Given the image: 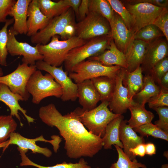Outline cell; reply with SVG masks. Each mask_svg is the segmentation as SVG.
I'll return each instance as SVG.
<instances>
[{
	"label": "cell",
	"mask_w": 168,
	"mask_h": 168,
	"mask_svg": "<svg viewBox=\"0 0 168 168\" xmlns=\"http://www.w3.org/2000/svg\"><path fill=\"white\" fill-rule=\"evenodd\" d=\"M39 115L44 123L58 130L65 140L66 154L70 158L92 157L103 147L102 138L89 132L74 111L63 115L50 103L40 108Z\"/></svg>",
	"instance_id": "1"
},
{
	"label": "cell",
	"mask_w": 168,
	"mask_h": 168,
	"mask_svg": "<svg viewBox=\"0 0 168 168\" xmlns=\"http://www.w3.org/2000/svg\"><path fill=\"white\" fill-rule=\"evenodd\" d=\"M109 105V102L104 101L91 110H85L77 107L74 111L89 132L102 138L105 135L107 125L120 115L111 111L108 108Z\"/></svg>",
	"instance_id": "2"
},
{
	"label": "cell",
	"mask_w": 168,
	"mask_h": 168,
	"mask_svg": "<svg viewBox=\"0 0 168 168\" xmlns=\"http://www.w3.org/2000/svg\"><path fill=\"white\" fill-rule=\"evenodd\" d=\"M58 38V35H56L46 44H36L39 53L43 57V60L56 67L62 66L71 50L86 42L75 35L65 40H60Z\"/></svg>",
	"instance_id": "3"
},
{
	"label": "cell",
	"mask_w": 168,
	"mask_h": 168,
	"mask_svg": "<svg viewBox=\"0 0 168 168\" xmlns=\"http://www.w3.org/2000/svg\"><path fill=\"white\" fill-rule=\"evenodd\" d=\"M111 35L97 37L89 40L83 45L71 50L64 62L66 72H71L74 67L86 58L99 55L108 49Z\"/></svg>",
	"instance_id": "4"
},
{
	"label": "cell",
	"mask_w": 168,
	"mask_h": 168,
	"mask_svg": "<svg viewBox=\"0 0 168 168\" xmlns=\"http://www.w3.org/2000/svg\"><path fill=\"white\" fill-rule=\"evenodd\" d=\"M26 89L32 96V102L36 105L48 97L60 98L63 94L61 87L54 77L48 73L43 75L40 70H36L31 75Z\"/></svg>",
	"instance_id": "5"
},
{
	"label": "cell",
	"mask_w": 168,
	"mask_h": 168,
	"mask_svg": "<svg viewBox=\"0 0 168 168\" xmlns=\"http://www.w3.org/2000/svg\"><path fill=\"white\" fill-rule=\"evenodd\" d=\"M121 68L118 66H105L96 61L88 59L75 65L68 76L77 84L100 76L115 78Z\"/></svg>",
	"instance_id": "6"
},
{
	"label": "cell",
	"mask_w": 168,
	"mask_h": 168,
	"mask_svg": "<svg viewBox=\"0 0 168 168\" xmlns=\"http://www.w3.org/2000/svg\"><path fill=\"white\" fill-rule=\"evenodd\" d=\"M106 35H111L110 23L96 12L89 11L83 19L76 24L75 35L84 40Z\"/></svg>",
	"instance_id": "7"
},
{
	"label": "cell",
	"mask_w": 168,
	"mask_h": 168,
	"mask_svg": "<svg viewBox=\"0 0 168 168\" xmlns=\"http://www.w3.org/2000/svg\"><path fill=\"white\" fill-rule=\"evenodd\" d=\"M74 23V12L70 7L59 16L52 18L44 28L31 36V42L36 45L46 44L53 37L60 36L68 25Z\"/></svg>",
	"instance_id": "8"
},
{
	"label": "cell",
	"mask_w": 168,
	"mask_h": 168,
	"mask_svg": "<svg viewBox=\"0 0 168 168\" xmlns=\"http://www.w3.org/2000/svg\"><path fill=\"white\" fill-rule=\"evenodd\" d=\"M37 69L35 65L19 63L13 72L0 77V84L6 85L12 92L21 95L24 101H27L30 94L26 90V85L30 76Z\"/></svg>",
	"instance_id": "9"
},
{
	"label": "cell",
	"mask_w": 168,
	"mask_h": 168,
	"mask_svg": "<svg viewBox=\"0 0 168 168\" xmlns=\"http://www.w3.org/2000/svg\"><path fill=\"white\" fill-rule=\"evenodd\" d=\"M37 69L43 70L51 74L62 88L63 94L60 98L63 101H75L77 98V86L63 69V65L56 67L39 60L36 62Z\"/></svg>",
	"instance_id": "10"
},
{
	"label": "cell",
	"mask_w": 168,
	"mask_h": 168,
	"mask_svg": "<svg viewBox=\"0 0 168 168\" xmlns=\"http://www.w3.org/2000/svg\"><path fill=\"white\" fill-rule=\"evenodd\" d=\"M123 3L133 18L134 24L131 32L134 36L143 27L153 24L165 8L145 2L133 4L128 2Z\"/></svg>",
	"instance_id": "11"
},
{
	"label": "cell",
	"mask_w": 168,
	"mask_h": 168,
	"mask_svg": "<svg viewBox=\"0 0 168 168\" xmlns=\"http://www.w3.org/2000/svg\"><path fill=\"white\" fill-rule=\"evenodd\" d=\"M17 34L12 26L8 30L7 49L11 55L22 56V63L29 65H35L36 62L43 60V57L39 53L37 45L33 46L26 42H20L16 39Z\"/></svg>",
	"instance_id": "12"
},
{
	"label": "cell",
	"mask_w": 168,
	"mask_h": 168,
	"mask_svg": "<svg viewBox=\"0 0 168 168\" xmlns=\"http://www.w3.org/2000/svg\"><path fill=\"white\" fill-rule=\"evenodd\" d=\"M52 137L53 139L50 140L44 139L42 135L35 138L30 139L14 132L10 136L8 146L11 144L16 145L18 146V147L21 149L27 151L30 150L33 153L42 154L47 157H49L52 155L51 151L47 147H42L37 145L36 142L40 141L49 142L53 145L54 152H57L59 147L61 138L57 135H53Z\"/></svg>",
	"instance_id": "13"
},
{
	"label": "cell",
	"mask_w": 168,
	"mask_h": 168,
	"mask_svg": "<svg viewBox=\"0 0 168 168\" xmlns=\"http://www.w3.org/2000/svg\"><path fill=\"white\" fill-rule=\"evenodd\" d=\"M126 69L121 68L115 78L114 90L109 102L110 110L113 113L122 115L125 113L129 107L135 103L134 100H130L128 97L127 88L123 84V80Z\"/></svg>",
	"instance_id": "14"
},
{
	"label": "cell",
	"mask_w": 168,
	"mask_h": 168,
	"mask_svg": "<svg viewBox=\"0 0 168 168\" xmlns=\"http://www.w3.org/2000/svg\"><path fill=\"white\" fill-rule=\"evenodd\" d=\"M161 37L149 44L148 47L140 66L142 72L146 74L158 62L168 57V41Z\"/></svg>",
	"instance_id": "15"
},
{
	"label": "cell",
	"mask_w": 168,
	"mask_h": 168,
	"mask_svg": "<svg viewBox=\"0 0 168 168\" xmlns=\"http://www.w3.org/2000/svg\"><path fill=\"white\" fill-rule=\"evenodd\" d=\"M24 101L21 95L11 91L6 85L1 84L0 86V101L4 103L9 108L10 115L15 117L19 121L20 125L22 126L21 119L19 114V111L21 112L26 119L29 124L34 122L35 119L27 114L26 111L20 105L19 101Z\"/></svg>",
	"instance_id": "16"
},
{
	"label": "cell",
	"mask_w": 168,
	"mask_h": 168,
	"mask_svg": "<svg viewBox=\"0 0 168 168\" xmlns=\"http://www.w3.org/2000/svg\"><path fill=\"white\" fill-rule=\"evenodd\" d=\"M111 35L117 48L124 54L134 35L127 28L119 15L114 12L113 23L111 26Z\"/></svg>",
	"instance_id": "17"
},
{
	"label": "cell",
	"mask_w": 168,
	"mask_h": 168,
	"mask_svg": "<svg viewBox=\"0 0 168 168\" xmlns=\"http://www.w3.org/2000/svg\"><path fill=\"white\" fill-rule=\"evenodd\" d=\"M27 17V31L26 35L29 37L34 35L39 31L44 28L51 19L41 12L37 0H31L30 3Z\"/></svg>",
	"instance_id": "18"
},
{
	"label": "cell",
	"mask_w": 168,
	"mask_h": 168,
	"mask_svg": "<svg viewBox=\"0 0 168 168\" xmlns=\"http://www.w3.org/2000/svg\"><path fill=\"white\" fill-rule=\"evenodd\" d=\"M77 85V98L82 108L89 110L96 107L100 97L91 80H86Z\"/></svg>",
	"instance_id": "19"
},
{
	"label": "cell",
	"mask_w": 168,
	"mask_h": 168,
	"mask_svg": "<svg viewBox=\"0 0 168 168\" xmlns=\"http://www.w3.org/2000/svg\"><path fill=\"white\" fill-rule=\"evenodd\" d=\"M119 139L123 144L124 152L131 160L136 159V157L130 152L129 149L139 144L145 143L144 137L138 135L128 124L127 120H123L120 123Z\"/></svg>",
	"instance_id": "20"
},
{
	"label": "cell",
	"mask_w": 168,
	"mask_h": 168,
	"mask_svg": "<svg viewBox=\"0 0 168 168\" xmlns=\"http://www.w3.org/2000/svg\"><path fill=\"white\" fill-rule=\"evenodd\" d=\"M149 44L140 40L132 41L125 54L128 72H133L141 66Z\"/></svg>",
	"instance_id": "21"
},
{
	"label": "cell",
	"mask_w": 168,
	"mask_h": 168,
	"mask_svg": "<svg viewBox=\"0 0 168 168\" xmlns=\"http://www.w3.org/2000/svg\"><path fill=\"white\" fill-rule=\"evenodd\" d=\"M88 59L96 61L105 66H118L126 69L128 68L125 54L117 48L112 38L108 49L100 54Z\"/></svg>",
	"instance_id": "22"
},
{
	"label": "cell",
	"mask_w": 168,
	"mask_h": 168,
	"mask_svg": "<svg viewBox=\"0 0 168 168\" xmlns=\"http://www.w3.org/2000/svg\"><path fill=\"white\" fill-rule=\"evenodd\" d=\"M31 0H18L13 6L9 16L13 17V29L17 35H26L28 6Z\"/></svg>",
	"instance_id": "23"
},
{
	"label": "cell",
	"mask_w": 168,
	"mask_h": 168,
	"mask_svg": "<svg viewBox=\"0 0 168 168\" xmlns=\"http://www.w3.org/2000/svg\"><path fill=\"white\" fill-rule=\"evenodd\" d=\"M124 117L120 115L107 125L104 136L102 138L103 147L105 149H111L113 145H116L123 149V145L119 139V128Z\"/></svg>",
	"instance_id": "24"
},
{
	"label": "cell",
	"mask_w": 168,
	"mask_h": 168,
	"mask_svg": "<svg viewBox=\"0 0 168 168\" xmlns=\"http://www.w3.org/2000/svg\"><path fill=\"white\" fill-rule=\"evenodd\" d=\"M140 66L132 72L126 69L123 80V84L128 90V97L133 100L134 96L142 88L143 84V76Z\"/></svg>",
	"instance_id": "25"
},
{
	"label": "cell",
	"mask_w": 168,
	"mask_h": 168,
	"mask_svg": "<svg viewBox=\"0 0 168 168\" xmlns=\"http://www.w3.org/2000/svg\"><path fill=\"white\" fill-rule=\"evenodd\" d=\"M128 109L131 112V117L129 120H127V123L133 128L152 123L155 117L152 112L145 109L144 105L136 102L130 106Z\"/></svg>",
	"instance_id": "26"
},
{
	"label": "cell",
	"mask_w": 168,
	"mask_h": 168,
	"mask_svg": "<svg viewBox=\"0 0 168 168\" xmlns=\"http://www.w3.org/2000/svg\"><path fill=\"white\" fill-rule=\"evenodd\" d=\"M115 78L102 76L90 79L99 94L101 102L110 101L115 88Z\"/></svg>",
	"instance_id": "27"
},
{
	"label": "cell",
	"mask_w": 168,
	"mask_h": 168,
	"mask_svg": "<svg viewBox=\"0 0 168 168\" xmlns=\"http://www.w3.org/2000/svg\"><path fill=\"white\" fill-rule=\"evenodd\" d=\"M143 81L142 88L134 96L133 98H135L136 102L145 105L150 99L159 93L160 88L156 84L152 77L149 74H145L143 78Z\"/></svg>",
	"instance_id": "28"
},
{
	"label": "cell",
	"mask_w": 168,
	"mask_h": 168,
	"mask_svg": "<svg viewBox=\"0 0 168 168\" xmlns=\"http://www.w3.org/2000/svg\"><path fill=\"white\" fill-rule=\"evenodd\" d=\"M40 9L46 16L50 18L61 15L70 8L65 0L55 2L50 0H37Z\"/></svg>",
	"instance_id": "29"
},
{
	"label": "cell",
	"mask_w": 168,
	"mask_h": 168,
	"mask_svg": "<svg viewBox=\"0 0 168 168\" xmlns=\"http://www.w3.org/2000/svg\"><path fill=\"white\" fill-rule=\"evenodd\" d=\"M21 162V166H32L38 168H91L87 161L83 158H81L77 163H67L65 161L61 163L57 164L51 166H44L38 165L30 160L26 154V152L24 150L19 149Z\"/></svg>",
	"instance_id": "30"
},
{
	"label": "cell",
	"mask_w": 168,
	"mask_h": 168,
	"mask_svg": "<svg viewBox=\"0 0 168 168\" xmlns=\"http://www.w3.org/2000/svg\"><path fill=\"white\" fill-rule=\"evenodd\" d=\"M89 11L96 12L105 18L112 25L114 19V11L108 0H90Z\"/></svg>",
	"instance_id": "31"
},
{
	"label": "cell",
	"mask_w": 168,
	"mask_h": 168,
	"mask_svg": "<svg viewBox=\"0 0 168 168\" xmlns=\"http://www.w3.org/2000/svg\"><path fill=\"white\" fill-rule=\"evenodd\" d=\"M163 36L164 35L159 29L152 24L140 29L134 35L133 38L149 44Z\"/></svg>",
	"instance_id": "32"
},
{
	"label": "cell",
	"mask_w": 168,
	"mask_h": 168,
	"mask_svg": "<svg viewBox=\"0 0 168 168\" xmlns=\"http://www.w3.org/2000/svg\"><path fill=\"white\" fill-rule=\"evenodd\" d=\"M118 154V159L112 164L109 168H147L146 165L138 162L136 159L131 160L124 152L122 149L116 145H114Z\"/></svg>",
	"instance_id": "33"
},
{
	"label": "cell",
	"mask_w": 168,
	"mask_h": 168,
	"mask_svg": "<svg viewBox=\"0 0 168 168\" xmlns=\"http://www.w3.org/2000/svg\"><path fill=\"white\" fill-rule=\"evenodd\" d=\"M17 127V123L12 116L10 115H0V144L8 140Z\"/></svg>",
	"instance_id": "34"
},
{
	"label": "cell",
	"mask_w": 168,
	"mask_h": 168,
	"mask_svg": "<svg viewBox=\"0 0 168 168\" xmlns=\"http://www.w3.org/2000/svg\"><path fill=\"white\" fill-rule=\"evenodd\" d=\"M136 132L139 133L140 136L152 137L168 141V133L160 129L152 123L146 124L133 128Z\"/></svg>",
	"instance_id": "35"
},
{
	"label": "cell",
	"mask_w": 168,
	"mask_h": 168,
	"mask_svg": "<svg viewBox=\"0 0 168 168\" xmlns=\"http://www.w3.org/2000/svg\"><path fill=\"white\" fill-rule=\"evenodd\" d=\"M13 22V18L7 19L3 26L0 30V65L2 66L7 65V58L8 54L7 48V28Z\"/></svg>",
	"instance_id": "36"
},
{
	"label": "cell",
	"mask_w": 168,
	"mask_h": 168,
	"mask_svg": "<svg viewBox=\"0 0 168 168\" xmlns=\"http://www.w3.org/2000/svg\"><path fill=\"white\" fill-rule=\"evenodd\" d=\"M108 1L114 11L121 17L128 29L131 32L134 24L133 18L124 3L119 0Z\"/></svg>",
	"instance_id": "37"
},
{
	"label": "cell",
	"mask_w": 168,
	"mask_h": 168,
	"mask_svg": "<svg viewBox=\"0 0 168 168\" xmlns=\"http://www.w3.org/2000/svg\"><path fill=\"white\" fill-rule=\"evenodd\" d=\"M168 72V57H166L158 62L148 73L155 82L159 85L162 77Z\"/></svg>",
	"instance_id": "38"
},
{
	"label": "cell",
	"mask_w": 168,
	"mask_h": 168,
	"mask_svg": "<svg viewBox=\"0 0 168 168\" xmlns=\"http://www.w3.org/2000/svg\"><path fill=\"white\" fill-rule=\"evenodd\" d=\"M150 108L168 106V89L160 87L159 93L151 98L147 102Z\"/></svg>",
	"instance_id": "39"
},
{
	"label": "cell",
	"mask_w": 168,
	"mask_h": 168,
	"mask_svg": "<svg viewBox=\"0 0 168 168\" xmlns=\"http://www.w3.org/2000/svg\"><path fill=\"white\" fill-rule=\"evenodd\" d=\"M161 31L168 41V10L164 8L155 20L153 24Z\"/></svg>",
	"instance_id": "40"
},
{
	"label": "cell",
	"mask_w": 168,
	"mask_h": 168,
	"mask_svg": "<svg viewBox=\"0 0 168 168\" xmlns=\"http://www.w3.org/2000/svg\"><path fill=\"white\" fill-rule=\"evenodd\" d=\"M153 109L156 112L159 117V119L155 121V124L168 133V107H160Z\"/></svg>",
	"instance_id": "41"
},
{
	"label": "cell",
	"mask_w": 168,
	"mask_h": 168,
	"mask_svg": "<svg viewBox=\"0 0 168 168\" xmlns=\"http://www.w3.org/2000/svg\"><path fill=\"white\" fill-rule=\"evenodd\" d=\"M16 1L15 0H0V23L6 22L7 16H9Z\"/></svg>",
	"instance_id": "42"
},
{
	"label": "cell",
	"mask_w": 168,
	"mask_h": 168,
	"mask_svg": "<svg viewBox=\"0 0 168 168\" xmlns=\"http://www.w3.org/2000/svg\"><path fill=\"white\" fill-rule=\"evenodd\" d=\"M126 1V2L131 4L145 2L160 7H168V0H132Z\"/></svg>",
	"instance_id": "43"
},
{
	"label": "cell",
	"mask_w": 168,
	"mask_h": 168,
	"mask_svg": "<svg viewBox=\"0 0 168 168\" xmlns=\"http://www.w3.org/2000/svg\"><path fill=\"white\" fill-rule=\"evenodd\" d=\"M90 0H82L78 10L77 17L81 21L88 14Z\"/></svg>",
	"instance_id": "44"
},
{
	"label": "cell",
	"mask_w": 168,
	"mask_h": 168,
	"mask_svg": "<svg viewBox=\"0 0 168 168\" xmlns=\"http://www.w3.org/2000/svg\"><path fill=\"white\" fill-rule=\"evenodd\" d=\"M129 151L133 156L136 157L137 156L143 157L146 155L145 143L140 144L134 148H131Z\"/></svg>",
	"instance_id": "45"
},
{
	"label": "cell",
	"mask_w": 168,
	"mask_h": 168,
	"mask_svg": "<svg viewBox=\"0 0 168 168\" xmlns=\"http://www.w3.org/2000/svg\"><path fill=\"white\" fill-rule=\"evenodd\" d=\"M81 1V0H65L66 4L72 9L77 17L78 8Z\"/></svg>",
	"instance_id": "46"
},
{
	"label": "cell",
	"mask_w": 168,
	"mask_h": 168,
	"mask_svg": "<svg viewBox=\"0 0 168 168\" xmlns=\"http://www.w3.org/2000/svg\"><path fill=\"white\" fill-rule=\"evenodd\" d=\"M145 154L146 155L152 156L155 154L156 149L154 144L152 142L145 143Z\"/></svg>",
	"instance_id": "47"
},
{
	"label": "cell",
	"mask_w": 168,
	"mask_h": 168,
	"mask_svg": "<svg viewBox=\"0 0 168 168\" xmlns=\"http://www.w3.org/2000/svg\"><path fill=\"white\" fill-rule=\"evenodd\" d=\"M160 87L168 89V72L166 73L161 78L159 85Z\"/></svg>",
	"instance_id": "48"
},
{
	"label": "cell",
	"mask_w": 168,
	"mask_h": 168,
	"mask_svg": "<svg viewBox=\"0 0 168 168\" xmlns=\"http://www.w3.org/2000/svg\"><path fill=\"white\" fill-rule=\"evenodd\" d=\"M9 142V139L7 141L0 144V148H3V151H4L8 147V143Z\"/></svg>",
	"instance_id": "49"
},
{
	"label": "cell",
	"mask_w": 168,
	"mask_h": 168,
	"mask_svg": "<svg viewBox=\"0 0 168 168\" xmlns=\"http://www.w3.org/2000/svg\"><path fill=\"white\" fill-rule=\"evenodd\" d=\"M168 151H165L164 152L163 156L164 157H166V158L168 159Z\"/></svg>",
	"instance_id": "50"
},
{
	"label": "cell",
	"mask_w": 168,
	"mask_h": 168,
	"mask_svg": "<svg viewBox=\"0 0 168 168\" xmlns=\"http://www.w3.org/2000/svg\"><path fill=\"white\" fill-rule=\"evenodd\" d=\"M161 168H168V164H163L161 166Z\"/></svg>",
	"instance_id": "51"
},
{
	"label": "cell",
	"mask_w": 168,
	"mask_h": 168,
	"mask_svg": "<svg viewBox=\"0 0 168 168\" xmlns=\"http://www.w3.org/2000/svg\"><path fill=\"white\" fill-rule=\"evenodd\" d=\"M3 72L2 68L0 67V77L3 76Z\"/></svg>",
	"instance_id": "52"
},
{
	"label": "cell",
	"mask_w": 168,
	"mask_h": 168,
	"mask_svg": "<svg viewBox=\"0 0 168 168\" xmlns=\"http://www.w3.org/2000/svg\"><path fill=\"white\" fill-rule=\"evenodd\" d=\"M96 168H100L99 167H96Z\"/></svg>",
	"instance_id": "53"
},
{
	"label": "cell",
	"mask_w": 168,
	"mask_h": 168,
	"mask_svg": "<svg viewBox=\"0 0 168 168\" xmlns=\"http://www.w3.org/2000/svg\"><path fill=\"white\" fill-rule=\"evenodd\" d=\"M1 84H0V86H1Z\"/></svg>",
	"instance_id": "54"
}]
</instances>
